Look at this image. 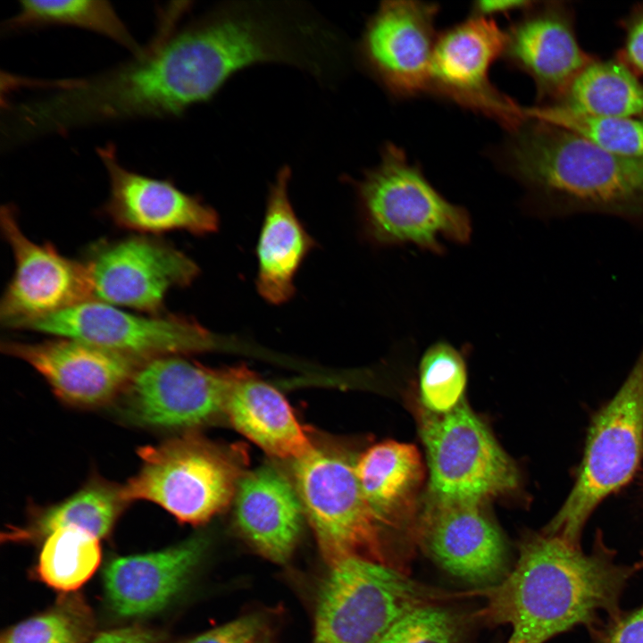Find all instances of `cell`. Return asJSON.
Instances as JSON below:
<instances>
[{
  "label": "cell",
  "mask_w": 643,
  "mask_h": 643,
  "mask_svg": "<svg viewBox=\"0 0 643 643\" xmlns=\"http://www.w3.org/2000/svg\"><path fill=\"white\" fill-rule=\"evenodd\" d=\"M509 133L499 162L525 189L528 213L541 219L601 214L643 227V160L527 115Z\"/></svg>",
  "instance_id": "2"
},
{
  "label": "cell",
  "mask_w": 643,
  "mask_h": 643,
  "mask_svg": "<svg viewBox=\"0 0 643 643\" xmlns=\"http://www.w3.org/2000/svg\"><path fill=\"white\" fill-rule=\"evenodd\" d=\"M100 561L99 539L84 530L66 527L45 539L37 571L48 586L72 591L94 574Z\"/></svg>",
  "instance_id": "27"
},
{
  "label": "cell",
  "mask_w": 643,
  "mask_h": 643,
  "mask_svg": "<svg viewBox=\"0 0 643 643\" xmlns=\"http://www.w3.org/2000/svg\"><path fill=\"white\" fill-rule=\"evenodd\" d=\"M46 26H71L94 31L120 44L134 56L143 50L107 1H21L18 13L5 22L9 30Z\"/></svg>",
  "instance_id": "26"
},
{
  "label": "cell",
  "mask_w": 643,
  "mask_h": 643,
  "mask_svg": "<svg viewBox=\"0 0 643 643\" xmlns=\"http://www.w3.org/2000/svg\"><path fill=\"white\" fill-rule=\"evenodd\" d=\"M622 60L638 76H643V4L635 7L625 21Z\"/></svg>",
  "instance_id": "34"
},
{
  "label": "cell",
  "mask_w": 643,
  "mask_h": 643,
  "mask_svg": "<svg viewBox=\"0 0 643 643\" xmlns=\"http://www.w3.org/2000/svg\"><path fill=\"white\" fill-rule=\"evenodd\" d=\"M643 455V347L627 378L593 417L576 481L544 533L580 546L596 507L634 476Z\"/></svg>",
  "instance_id": "5"
},
{
  "label": "cell",
  "mask_w": 643,
  "mask_h": 643,
  "mask_svg": "<svg viewBox=\"0 0 643 643\" xmlns=\"http://www.w3.org/2000/svg\"><path fill=\"white\" fill-rule=\"evenodd\" d=\"M92 643H165L164 638L156 631L141 628L127 627L101 633Z\"/></svg>",
  "instance_id": "35"
},
{
  "label": "cell",
  "mask_w": 643,
  "mask_h": 643,
  "mask_svg": "<svg viewBox=\"0 0 643 643\" xmlns=\"http://www.w3.org/2000/svg\"><path fill=\"white\" fill-rule=\"evenodd\" d=\"M456 614L430 603L403 616L377 643H461Z\"/></svg>",
  "instance_id": "30"
},
{
  "label": "cell",
  "mask_w": 643,
  "mask_h": 643,
  "mask_svg": "<svg viewBox=\"0 0 643 643\" xmlns=\"http://www.w3.org/2000/svg\"><path fill=\"white\" fill-rule=\"evenodd\" d=\"M224 413L273 457L295 461L313 447L283 395L246 367L230 388Z\"/></svg>",
  "instance_id": "23"
},
{
  "label": "cell",
  "mask_w": 643,
  "mask_h": 643,
  "mask_svg": "<svg viewBox=\"0 0 643 643\" xmlns=\"http://www.w3.org/2000/svg\"><path fill=\"white\" fill-rule=\"evenodd\" d=\"M355 473L365 500L387 529L414 535V513L424 479L420 453L412 444L393 440L372 446L355 460Z\"/></svg>",
  "instance_id": "22"
},
{
  "label": "cell",
  "mask_w": 643,
  "mask_h": 643,
  "mask_svg": "<svg viewBox=\"0 0 643 643\" xmlns=\"http://www.w3.org/2000/svg\"><path fill=\"white\" fill-rule=\"evenodd\" d=\"M438 5L420 1H386L368 21L359 44L361 57L393 96L429 92L438 36Z\"/></svg>",
  "instance_id": "14"
},
{
  "label": "cell",
  "mask_w": 643,
  "mask_h": 643,
  "mask_svg": "<svg viewBox=\"0 0 643 643\" xmlns=\"http://www.w3.org/2000/svg\"><path fill=\"white\" fill-rule=\"evenodd\" d=\"M355 464L344 453L315 446L293 461L305 515L329 566L359 556L397 567L385 541L386 528L365 500Z\"/></svg>",
  "instance_id": "7"
},
{
  "label": "cell",
  "mask_w": 643,
  "mask_h": 643,
  "mask_svg": "<svg viewBox=\"0 0 643 643\" xmlns=\"http://www.w3.org/2000/svg\"><path fill=\"white\" fill-rule=\"evenodd\" d=\"M1 231L14 260L0 304V319L10 329L93 299L85 262L63 255L51 243H36L22 231L15 209L2 206Z\"/></svg>",
  "instance_id": "12"
},
{
  "label": "cell",
  "mask_w": 643,
  "mask_h": 643,
  "mask_svg": "<svg viewBox=\"0 0 643 643\" xmlns=\"http://www.w3.org/2000/svg\"><path fill=\"white\" fill-rule=\"evenodd\" d=\"M88 622L79 609L61 606L14 625L2 636L0 643H83Z\"/></svg>",
  "instance_id": "31"
},
{
  "label": "cell",
  "mask_w": 643,
  "mask_h": 643,
  "mask_svg": "<svg viewBox=\"0 0 643 643\" xmlns=\"http://www.w3.org/2000/svg\"><path fill=\"white\" fill-rule=\"evenodd\" d=\"M84 262L93 299L154 315L163 313L170 290L190 286L200 272L183 251L141 234L97 243Z\"/></svg>",
  "instance_id": "11"
},
{
  "label": "cell",
  "mask_w": 643,
  "mask_h": 643,
  "mask_svg": "<svg viewBox=\"0 0 643 643\" xmlns=\"http://www.w3.org/2000/svg\"><path fill=\"white\" fill-rule=\"evenodd\" d=\"M525 113L572 131L606 151L643 160V116L592 117L557 105L525 108Z\"/></svg>",
  "instance_id": "28"
},
{
  "label": "cell",
  "mask_w": 643,
  "mask_h": 643,
  "mask_svg": "<svg viewBox=\"0 0 643 643\" xmlns=\"http://www.w3.org/2000/svg\"><path fill=\"white\" fill-rule=\"evenodd\" d=\"M419 380L422 403L427 411H451L463 398L467 372L463 354L446 341L432 344L422 356Z\"/></svg>",
  "instance_id": "29"
},
{
  "label": "cell",
  "mask_w": 643,
  "mask_h": 643,
  "mask_svg": "<svg viewBox=\"0 0 643 643\" xmlns=\"http://www.w3.org/2000/svg\"><path fill=\"white\" fill-rule=\"evenodd\" d=\"M589 632L591 643H643V604L606 618Z\"/></svg>",
  "instance_id": "32"
},
{
  "label": "cell",
  "mask_w": 643,
  "mask_h": 643,
  "mask_svg": "<svg viewBox=\"0 0 643 643\" xmlns=\"http://www.w3.org/2000/svg\"><path fill=\"white\" fill-rule=\"evenodd\" d=\"M21 330L69 338L138 363L216 348L217 338L192 317L138 314L91 299L33 321Z\"/></svg>",
  "instance_id": "9"
},
{
  "label": "cell",
  "mask_w": 643,
  "mask_h": 643,
  "mask_svg": "<svg viewBox=\"0 0 643 643\" xmlns=\"http://www.w3.org/2000/svg\"><path fill=\"white\" fill-rule=\"evenodd\" d=\"M262 630L257 615H246L207 630L188 643H255Z\"/></svg>",
  "instance_id": "33"
},
{
  "label": "cell",
  "mask_w": 643,
  "mask_h": 643,
  "mask_svg": "<svg viewBox=\"0 0 643 643\" xmlns=\"http://www.w3.org/2000/svg\"><path fill=\"white\" fill-rule=\"evenodd\" d=\"M505 45V32L491 18L472 14L446 29L435 44L429 92L514 129L526 118L524 108L489 79Z\"/></svg>",
  "instance_id": "13"
},
{
  "label": "cell",
  "mask_w": 643,
  "mask_h": 643,
  "mask_svg": "<svg viewBox=\"0 0 643 643\" xmlns=\"http://www.w3.org/2000/svg\"><path fill=\"white\" fill-rule=\"evenodd\" d=\"M127 504L121 486L92 479L63 501L35 510L29 522L9 529L4 537L13 541H34L45 539L58 529L76 527L100 539L112 530Z\"/></svg>",
  "instance_id": "24"
},
{
  "label": "cell",
  "mask_w": 643,
  "mask_h": 643,
  "mask_svg": "<svg viewBox=\"0 0 643 643\" xmlns=\"http://www.w3.org/2000/svg\"><path fill=\"white\" fill-rule=\"evenodd\" d=\"M291 171L282 167L271 184L256 245L255 286L268 303L281 305L295 294V277L314 247L288 196Z\"/></svg>",
  "instance_id": "21"
},
{
  "label": "cell",
  "mask_w": 643,
  "mask_h": 643,
  "mask_svg": "<svg viewBox=\"0 0 643 643\" xmlns=\"http://www.w3.org/2000/svg\"><path fill=\"white\" fill-rule=\"evenodd\" d=\"M536 2L518 0L478 1L472 5L473 15L488 17L489 15L508 13L513 11H525Z\"/></svg>",
  "instance_id": "36"
},
{
  "label": "cell",
  "mask_w": 643,
  "mask_h": 643,
  "mask_svg": "<svg viewBox=\"0 0 643 643\" xmlns=\"http://www.w3.org/2000/svg\"><path fill=\"white\" fill-rule=\"evenodd\" d=\"M245 369L210 368L184 355L144 362L121 394L122 415L148 429H195L224 413L230 388Z\"/></svg>",
  "instance_id": "10"
},
{
  "label": "cell",
  "mask_w": 643,
  "mask_h": 643,
  "mask_svg": "<svg viewBox=\"0 0 643 643\" xmlns=\"http://www.w3.org/2000/svg\"><path fill=\"white\" fill-rule=\"evenodd\" d=\"M109 178L103 209L118 227L141 235L182 230L205 236L218 230L217 212L170 180L148 177L120 164L113 144L97 148Z\"/></svg>",
  "instance_id": "17"
},
{
  "label": "cell",
  "mask_w": 643,
  "mask_h": 643,
  "mask_svg": "<svg viewBox=\"0 0 643 643\" xmlns=\"http://www.w3.org/2000/svg\"><path fill=\"white\" fill-rule=\"evenodd\" d=\"M141 465L121 486L127 503H154L179 522L201 524L233 499L245 474L244 455L193 431L138 450Z\"/></svg>",
  "instance_id": "4"
},
{
  "label": "cell",
  "mask_w": 643,
  "mask_h": 643,
  "mask_svg": "<svg viewBox=\"0 0 643 643\" xmlns=\"http://www.w3.org/2000/svg\"><path fill=\"white\" fill-rule=\"evenodd\" d=\"M317 598L314 643H377L439 593L389 564L351 556L329 566Z\"/></svg>",
  "instance_id": "6"
},
{
  "label": "cell",
  "mask_w": 643,
  "mask_h": 643,
  "mask_svg": "<svg viewBox=\"0 0 643 643\" xmlns=\"http://www.w3.org/2000/svg\"><path fill=\"white\" fill-rule=\"evenodd\" d=\"M414 538L434 563L467 583L489 588L510 572L504 538L480 504L430 500Z\"/></svg>",
  "instance_id": "15"
},
{
  "label": "cell",
  "mask_w": 643,
  "mask_h": 643,
  "mask_svg": "<svg viewBox=\"0 0 643 643\" xmlns=\"http://www.w3.org/2000/svg\"><path fill=\"white\" fill-rule=\"evenodd\" d=\"M431 500L481 504L515 489L518 471L464 397L451 411L421 414Z\"/></svg>",
  "instance_id": "8"
},
{
  "label": "cell",
  "mask_w": 643,
  "mask_h": 643,
  "mask_svg": "<svg viewBox=\"0 0 643 643\" xmlns=\"http://www.w3.org/2000/svg\"><path fill=\"white\" fill-rule=\"evenodd\" d=\"M1 350L33 367L60 399L81 407L104 405L121 395L141 364L69 338L5 341Z\"/></svg>",
  "instance_id": "18"
},
{
  "label": "cell",
  "mask_w": 643,
  "mask_h": 643,
  "mask_svg": "<svg viewBox=\"0 0 643 643\" xmlns=\"http://www.w3.org/2000/svg\"><path fill=\"white\" fill-rule=\"evenodd\" d=\"M552 105L592 117H641L643 82L619 58H596L574 79L562 100Z\"/></svg>",
  "instance_id": "25"
},
{
  "label": "cell",
  "mask_w": 643,
  "mask_h": 643,
  "mask_svg": "<svg viewBox=\"0 0 643 643\" xmlns=\"http://www.w3.org/2000/svg\"><path fill=\"white\" fill-rule=\"evenodd\" d=\"M236 525L263 556L287 562L302 530L304 507L294 482L271 465L245 473L234 497Z\"/></svg>",
  "instance_id": "20"
},
{
  "label": "cell",
  "mask_w": 643,
  "mask_h": 643,
  "mask_svg": "<svg viewBox=\"0 0 643 643\" xmlns=\"http://www.w3.org/2000/svg\"><path fill=\"white\" fill-rule=\"evenodd\" d=\"M643 568L615 562L614 551L597 536L593 549L544 532L519 545L517 561L507 575L483 589L481 615L507 624L505 643H545L578 625L589 631L620 614V600L630 577Z\"/></svg>",
  "instance_id": "1"
},
{
  "label": "cell",
  "mask_w": 643,
  "mask_h": 643,
  "mask_svg": "<svg viewBox=\"0 0 643 643\" xmlns=\"http://www.w3.org/2000/svg\"><path fill=\"white\" fill-rule=\"evenodd\" d=\"M196 536L163 550L122 556L104 572L108 603L122 617L160 612L182 591L205 550Z\"/></svg>",
  "instance_id": "19"
},
{
  "label": "cell",
  "mask_w": 643,
  "mask_h": 643,
  "mask_svg": "<svg viewBox=\"0 0 643 643\" xmlns=\"http://www.w3.org/2000/svg\"><path fill=\"white\" fill-rule=\"evenodd\" d=\"M354 188L363 235L374 246L413 245L443 255L441 238L470 242L468 211L446 199L393 144L385 146L379 164L366 171Z\"/></svg>",
  "instance_id": "3"
},
{
  "label": "cell",
  "mask_w": 643,
  "mask_h": 643,
  "mask_svg": "<svg viewBox=\"0 0 643 643\" xmlns=\"http://www.w3.org/2000/svg\"><path fill=\"white\" fill-rule=\"evenodd\" d=\"M503 57L534 82L539 105L558 104L574 79L596 58L580 45L572 9L536 2L505 32Z\"/></svg>",
  "instance_id": "16"
}]
</instances>
